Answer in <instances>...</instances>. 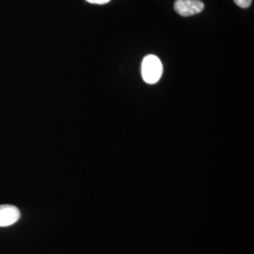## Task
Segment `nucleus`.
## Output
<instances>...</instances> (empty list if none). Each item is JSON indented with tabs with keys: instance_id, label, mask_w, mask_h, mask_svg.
Here are the masks:
<instances>
[{
	"instance_id": "4",
	"label": "nucleus",
	"mask_w": 254,
	"mask_h": 254,
	"mask_svg": "<svg viewBox=\"0 0 254 254\" xmlns=\"http://www.w3.org/2000/svg\"><path fill=\"white\" fill-rule=\"evenodd\" d=\"M234 1L238 7L246 9V8H249L252 5L253 0H234Z\"/></svg>"
},
{
	"instance_id": "5",
	"label": "nucleus",
	"mask_w": 254,
	"mask_h": 254,
	"mask_svg": "<svg viewBox=\"0 0 254 254\" xmlns=\"http://www.w3.org/2000/svg\"><path fill=\"white\" fill-rule=\"evenodd\" d=\"M89 3H92V4H99V5H103V4H107L109 3L110 0H87Z\"/></svg>"
},
{
	"instance_id": "1",
	"label": "nucleus",
	"mask_w": 254,
	"mask_h": 254,
	"mask_svg": "<svg viewBox=\"0 0 254 254\" xmlns=\"http://www.w3.org/2000/svg\"><path fill=\"white\" fill-rule=\"evenodd\" d=\"M163 73V67L160 60L154 55H148L142 61L141 75L148 84H154L158 81Z\"/></svg>"
},
{
	"instance_id": "3",
	"label": "nucleus",
	"mask_w": 254,
	"mask_h": 254,
	"mask_svg": "<svg viewBox=\"0 0 254 254\" xmlns=\"http://www.w3.org/2000/svg\"><path fill=\"white\" fill-rule=\"evenodd\" d=\"M20 211L10 204L0 205V227H7L14 224L20 218Z\"/></svg>"
},
{
	"instance_id": "2",
	"label": "nucleus",
	"mask_w": 254,
	"mask_h": 254,
	"mask_svg": "<svg viewBox=\"0 0 254 254\" xmlns=\"http://www.w3.org/2000/svg\"><path fill=\"white\" fill-rule=\"evenodd\" d=\"M203 9L204 4L200 0H176L174 3L175 11L185 17L198 14Z\"/></svg>"
}]
</instances>
